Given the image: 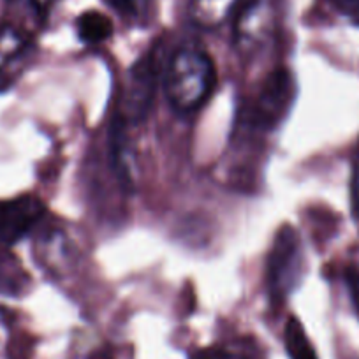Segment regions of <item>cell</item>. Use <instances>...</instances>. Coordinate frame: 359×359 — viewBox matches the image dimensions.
Instances as JSON below:
<instances>
[{
  "mask_svg": "<svg viewBox=\"0 0 359 359\" xmlns=\"http://www.w3.org/2000/svg\"><path fill=\"white\" fill-rule=\"evenodd\" d=\"M217 85V69L208 53L196 46L180 48L165 69L164 88L176 111L191 113L201 108Z\"/></svg>",
  "mask_w": 359,
  "mask_h": 359,
  "instance_id": "obj_1",
  "label": "cell"
},
{
  "mask_svg": "<svg viewBox=\"0 0 359 359\" xmlns=\"http://www.w3.org/2000/svg\"><path fill=\"white\" fill-rule=\"evenodd\" d=\"M284 341L291 359H317L316 348L310 344L302 323L296 317H291L285 324Z\"/></svg>",
  "mask_w": 359,
  "mask_h": 359,
  "instance_id": "obj_10",
  "label": "cell"
},
{
  "mask_svg": "<svg viewBox=\"0 0 359 359\" xmlns=\"http://www.w3.org/2000/svg\"><path fill=\"white\" fill-rule=\"evenodd\" d=\"M94 359H113V355L109 351H102V352H99Z\"/></svg>",
  "mask_w": 359,
  "mask_h": 359,
  "instance_id": "obj_17",
  "label": "cell"
},
{
  "mask_svg": "<svg viewBox=\"0 0 359 359\" xmlns=\"http://www.w3.org/2000/svg\"><path fill=\"white\" fill-rule=\"evenodd\" d=\"M296 97L294 78L285 69H277L264 79L257 99L252 104L250 120L254 127L271 130L289 115Z\"/></svg>",
  "mask_w": 359,
  "mask_h": 359,
  "instance_id": "obj_3",
  "label": "cell"
},
{
  "mask_svg": "<svg viewBox=\"0 0 359 359\" xmlns=\"http://www.w3.org/2000/svg\"><path fill=\"white\" fill-rule=\"evenodd\" d=\"M345 282H347L348 294H351L352 303H354L355 312L359 313V268L358 266H348L345 269Z\"/></svg>",
  "mask_w": 359,
  "mask_h": 359,
  "instance_id": "obj_14",
  "label": "cell"
},
{
  "mask_svg": "<svg viewBox=\"0 0 359 359\" xmlns=\"http://www.w3.org/2000/svg\"><path fill=\"white\" fill-rule=\"evenodd\" d=\"M234 15V37L241 50H257L273 34L277 23L275 0H240Z\"/></svg>",
  "mask_w": 359,
  "mask_h": 359,
  "instance_id": "obj_4",
  "label": "cell"
},
{
  "mask_svg": "<svg viewBox=\"0 0 359 359\" xmlns=\"http://www.w3.org/2000/svg\"><path fill=\"white\" fill-rule=\"evenodd\" d=\"M126 118L115 116L111 126V151L113 164H115L116 176L123 184V187H133V176H130L129 158H127V140H126Z\"/></svg>",
  "mask_w": 359,
  "mask_h": 359,
  "instance_id": "obj_8",
  "label": "cell"
},
{
  "mask_svg": "<svg viewBox=\"0 0 359 359\" xmlns=\"http://www.w3.org/2000/svg\"><path fill=\"white\" fill-rule=\"evenodd\" d=\"M116 13L127 18H137L148 9L150 0H106Z\"/></svg>",
  "mask_w": 359,
  "mask_h": 359,
  "instance_id": "obj_13",
  "label": "cell"
},
{
  "mask_svg": "<svg viewBox=\"0 0 359 359\" xmlns=\"http://www.w3.org/2000/svg\"><path fill=\"white\" fill-rule=\"evenodd\" d=\"M303 275L302 240L294 227L284 226L277 233L266 266V285L273 302H282L299 285Z\"/></svg>",
  "mask_w": 359,
  "mask_h": 359,
  "instance_id": "obj_2",
  "label": "cell"
},
{
  "mask_svg": "<svg viewBox=\"0 0 359 359\" xmlns=\"http://www.w3.org/2000/svg\"><path fill=\"white\" fill-rule=\"evenodd\" d=\"M240 0H191L189 15L201 29H217L236 13Z\"/></svg>",
  "mask_w": 359,
  "mask_h": 359,
  "instance_id": "obj_7",
  "label": "cell"
},
{
  "mask_svg": "<svg viewBox=\"0 0 359 359\" xmlns=\"http://www.w3.org/2000/svg\"><path fill=\"white\" fill-rule=\"evenodd\" d=\"M43 215V201L34 196L0 201V243L13 245L23 240Z\"/></svg>",
  "mask_w": 359,
  "mask_h": 359,
  "instance_id": "obj_5",
  "label": "cell"
},
{
  "mask_svg": "<svg viewBox=\"0 0 359 359\" xmlns=\"http://www.w3.org/2000/svg\"><path fill=\"white\" fill-rule=\"evenodd\" d=\"M194 359H259L250 351L236 347H226V345H212V347L201 348L196 352Z\"/></svg>",
  "mask_w": 359,
  "mask_h": 359,
  "instance_id": "obj_12",
  "label": "cell"
},
{
  "mask_svg": "<svg viewBox=\"0 0 359 359\" xmlns=\"http://www.w3.org/2000/svg\"><path fill=\"white\" fill-rule=\"evenodd\" d=\"M157 85V64L154 55H147L133 65L129 72V83L126 88V116L141 122L150 113Z\"/></svg>",
  "mask_w": 359,
  "mask_h": 359,
  "instance_id": "obj_6",
  "label": "cell"
},
{
  "mask_svg": "<svg viewBox=\"0 0 359 359\" xmlns=\"http://www.w3.org/2000/svg\"><path fill=\"white\" fill-rule=\"evenodd\" d=\"M27 50V37L15 27L6 25L0 29V71L18 60Z\"/></svg>",
  "mask_w": 359,
  "mask_h": 359,
  "instance_id": "obj_11",
  "label": "cell"
},
{
  "mask_svg": "<svg viewBox=\"0 0 359 359\" xmlns=\"http://www.w3.org/2000/svg\"><path fill=\"white\" fill-rule=\"evenodd\" d=\"M30 2H32L34 9H36L37 13L44 15V13H48L55 4H57L58 0H30Z\"/></svg>",
  "mask_w": 359,
  "mask_h": 359,
  "instance_id": "obj_16",
  "label": "cell"
},
{
  "mask_svg": "<svg viewBox=\"0 0 359 359\" xmlns=\"http://www.w3.org/2000/svg\"><path fill=\"white\" fill-rule=\"evenodd\" d=\"M330 4L344 15L359 16V0H330Z\"/></svg>",
  "mask_w": 359,
  "mask_h": 359,
  "instance_id": "obj_15",
  "label": "cell"
},
{
  "mask_svg": "<svg viewBox=\"0 0 359 359\" xmlns=\"http://www.w3.org/2000/svg\"><path fill=\"white\" fill-rule=\"evenodd\" d=\"M78 32L85 43L99 44L111 37L113 23L102 13L86 11L78 18Z\"/></svg>",
  "mask_w": 359,
  "mask_h": 359,
  "instance_id": "obj_9",
  "label": "cell"
}]
</instances>
